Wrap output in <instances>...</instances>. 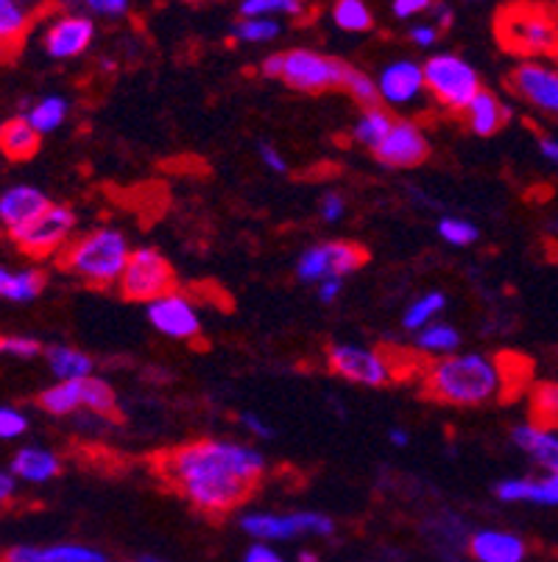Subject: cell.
I'll return each instance as SVG.
<instances>
[{
    "label": "cell",
    "mask_w": 558,
    "mask_h": 562,
    "mask_svg": "<svg viewBox=\"0 0 558 562\" xmlns=\"http://www.w3.org/2000/svg\"><path fill=\"white\" fill-rule=\"evenodd\" d=\"M444 308H447V294L444 291H428V294H422V297L408 305L406 314H402V328L411 330V334H419L428 325L439 322Z\"/></svg>",
    "instance_id": "f546056e"
},
{
    "label": "cell",
    "mask_w": 558,
    "mask_h": 562,
    "mask_svg": "<svg viewBox=\"0 0 558 562\" xmlns=\"http://www.w3.org/2000/svg\"><path fill=\"white\" fill-rule=\"evenodd\" d=\"M14 476L12 473H7V470H0V504H3V501H9L14 495Z\"/></svg>",
    "instance_id": "f907efd6"
},
{
    "label": "cell",
    "mask_w": 558,
    "mask_h": 562,
    "mask_svg": "<svg viewBox=\"0 0 558 562\" xmlns=\"http://www.w3.org/2000/svg\"><path fill=\"white\" fill-rule=\"evenodd\" d=\"M260 74L265 79L283 81L296 93H327V90H344L350 65L314 48H288L265 56L260 63Z\"/></svg>",
    "instance_id": "277c9868"
},
{
    "label": "cell",
    "mask_w": 558,
    "mask_h": 562,
    "mask_svg": "<svg viewBox=\"0 0 558 562\" xmlns=\"http://www.w3.org/2000/svg\"><path fill=\"white\" fill-rule=\"evenodd\" d=\"M132 562H171V560H166V557L160 554H137Z\"/></svg>",
    "instance_id": "11a10c76"
},
{
    "label": "cell",
    "mask_w": 558,
    "mask_h": 562,
    "mask_svg": "<svg viewBox=\"0 0 558 562\" xmlns=\"http://www.w3.org/2000/svg\"><path fill=\"white\" fill-rule=\"evenodd\" d=\"M494 29H498L500 45L525 63L539 56L542 59L558 56V18L547 7L511 3L498 12Z\"/></svg>",
    "instance_id": "5b68a950"
},
{
    "label": "cell",
    "mask_w": 558,
    "mask_h": 562,
    "mask_svg": "<svg viewBox=\"0 0 558 562\" xmlns=\"http://www.w3.org/2000/svg\"><path fill=\"white\" fill-rule=\"evenodd\" d=\"M375 81L380 104L394 106V110L417 104L428 93L422 63H413V59H391V63L383 65Z\"/></svg>",
    "instance_id": "4fadbf2b"
},
{
    "label": "cell",
    "mask_w": 558,
    "mask_h": 562,
    "mask_svg": "<svg viewBox=\"0 0 558 562\" xmlns=\"http://www.w3.org/2000/svg\"><path fill=\"white\" fill-rule=\"evenodd\" d=\"M344 93L350 95L357 106H363V110H375V106H383L380 93H377V81L357 68H350V74H346Z\"/></svg>",
    "instance_id": "8d00e7d4"
},
{
    "label": "cell",
    "mask_w": 558,
    "mask_h": 562,
    "mask_svg": "<svg viewBox=\"0 0 558 562\" xmlns=\"http://www.w3.org/2000/svg\"><path fill=\"white\" fill-rule=\"evenodd\" d=\"M556 482H558V476H556Z\"/></svg>",
    "instance_id": "680465c9"
},
{
    "label": "cell",
    "mask_w": 558,
    "mask_h": 562,
    "mask_svg": "<svg viewBox=\"0 0 558 562\" xmlns=\"http://www.w3.org/2000/svg\"><path fill=\"white\" fill-rule=\"evenodd\" d=\"M366 249L361 244L352 241H321L307 247L299 255V263H296V274L305 283H324L330 278H341L357 272L363 263H366Z\"/></svg>",
    "instance_id": "8fae6325"
},
{
    "label": "cell",
    "mask_w": 558,
    "mask_h": 562,
    "mask_svg": "<svg viewBox=\"0 0 558 562\" xmlns=\"http://www.w3.org/2000/svg\"><path fill=\"white\" fill-rule=\"evenodd\" d=\"M240 529L254 538V543H283V540L301 538V535H316V538H330L335 531V520L316 509H296V513H246L240 518Z\"/></svg>",
    "instance_id": "52a82bcc"
},
{
    "label": "cell",
    "mask_w": 558,
    "mask_h": 562,
    "mask_svg": "<svg viewBox=\"0 0 558 562\" xmlns=\"http://www.w3.org/2000/svg\"><path fill=\"white\" fill-rule=\"evenodd\" d=\"M146 316L157 334L168 336L173 341H193L202 336V314L182 291H171L166 297L153 300L146 305Z\"/></svg>",
    "instance_id": "7c38bea8"
},
{
    "label": "cell",
    "mask_w": 558,
    "mask_h": 562,
    "mask_svg": "<svg viewBox=\"0 0 558 562\" xmlns=\"http://www.w3.org/2000/svg\"><path fill=\"white\" fill-rule=\"evenodd\" d=\"M153 468L193 509L218 518L254 493L265 457L238 439H196L160 453Z\"/></svg>",
    "instance_id": "6da1fadb"
},
{
    "label": "cell",
    "mask_w": 558,
    "mask_h": 562,
    "mask_svg": "<svg viewBox=\"0 0 558 562\" xmlns=\"http://www.w3.org/2000/svg\"><path fill=\"white\" fill-rule=\"evenodd\" d=\"M494 495L505 504H539V507H558L556 476L545 479H505L494 487Z\"/></svg>",
    "instance_id": "ffe728a7"
},
{
    "label": "cell",
    "mask_w": 558,
    "mask_h": 562,
    "mask_svg": "<svg viewBox=\"0 0 558 562\" xmlns=\"http://www.w3.org/2000/svg\"><path fill=\"white\" fill-rule=\"evenodd\" d=\"M327 367L344 381L357 383V386H388L394 378H399L397 364H394L391 352L380 350V347L366 345H332L327 350Z\"/></svg>",
    "instance_id": "ba28073f"
},
{
    "label": "cell",
    "mask_w": 558,
    "mask_h": 562,
    "mask_svg": "<svg viewBox=\"0 0 558 562\" xmlns=\"http://www.w3.org/2000/svg\"><path fill=\"white\" fill-rule=\"evenodd\" d=\"M531 417H534V426L545 431L558 426V383H539L531 392Z\"/></svg>",
    "instance_id": "836d02e7"
},
{
    "label": "cell",
    "mask_w": 558,
    "mask_h": 562,
    "mask_svg": "<svg viewBox=\"0 0 558 562\" xmlns=\"http://www.w3.org/2000/svg\"><path fill=\"white\" fill-rule=\"evenodd\" d=\"M243 562H288V560H285V557L280 554L274 546L254 543V546H249V549H246Z\"/></svg>",
    "instance_id": "c3c4849f"
},
{
    "label": "cell",
    "mask_w": 558,
    "mask_h": 562,
    "mask_svg": "<svg viewBox=\"0 0 558 562\" xmlns=\"http://www.w3.org/2000/svg\"><path fill=\"white\" fill-rule=\"evenodd\" d=\"M39 406L54 417H70L84 408V381H56L39 395Z\"/></svg>",
    "instance_id": "83f0119b"
},
{
    "label": "cell",
    "mask_w": 558,
    "mask_h": 562,
    "mask_svg": "<svg viewBox=\"0 0 558 562\" xmlns=\"http://www.w3.org/2000/svg\"><path fill=\"white\" fill-rule=\"evenodd\" d=\"M439 235H442L449 247H472V244L478 241L480 233L469 218L444 216L442 222H439Z\"/></svg>",
    "instance_id": "f35d334b"
},
{
    "label": "cell",
    "mask_w": 558,
    "mask_h": 562,
    "mask_svg": "<svg viewBox=\"0 0 558 562\" xmlns=\"http://www.w3.org/2000/svg\"><path fill=\"white\" fill-rule=\"evenodd\" d=\"M43 352V345L29 336H0V356L9 359H34Z\"/></svg>",
    "instance_id": "ab89813d"
},
{
    "label": "cell",
    "mask_w": 558,
    "mask_h": 562,
    "mask_svg": "<svg viewBox=\"0 0 558 562\" xmlns=\"http://www.w3.org/2000/svg\"><path fill=\"white\" fill-rule=\"evenodd\" d=\"M84 408L92 414H101V417H110L117 412V395L110 386V381L92 375L84 381Z\"/></svg>",
    "instance_id": "e575fe53"
},
{
    "label": "cell",
    "mask_w": 558,
    "mask_h": 562,
    "mask_svg": "<svg viewBox=\"0 0 558 562\" xmlns=\"http://www.w3.org/2000/svg\"><path fill=\"white\" fill-rule=\"evenodd\" d=\"M422 70L428 93L449 112H460L464 115V110L472 104L475 95L483 90L478 70L458 54L428 56L422 63Z\"/></svg>",
    "instance_id": "8992f818"
},
{
    "label": "cell",
    "mask_w": 558,
    "mask_h": 562,
    "mask_svg": "<svg viewBox=\"0 0 558 562\" xmlns=\"http://www.w3.org/2000/svg\"><path fill=\"white\" fill-rule=\"evenodd\" d=\"M240 426H243V431L249 434V437L260 439V442H269V439L276 437L274 428L269 426V423L260 417V414H252V412H243L240 414Z\"/></svg>",
    "instance_id": "ee69618b"
},
{
    "label": "cell",
    "mask_w": 558,
    "mask_h": 562,
    "mask_svg": "<svg viewBox=\"0 0 558 562\" xmlns=\"http://www.w3.org/2000/svg\"><path fill=\"white\" fill-rule=\"evenodd\" d=\"M3 562H112V557L84 543H54L14 546L12 551H7Z\"/></svg>",
    "instance_id": "ac0fdd59"
},
{
    "label": "cell",
    "mask_w": 558,
    "mask_h": 562,
    "mask_svg": "<svg viewBox=\"0 0 558 562\" xmlns=\"http://www.w3.org/2000/svg\"><path fill=\"white\" fill-rule=\"evenodd\" d=\"M397 117L386 110V106H375V110H363L357 115V121L352 124V140L363 149L375 151L383 140L388 137V132L394 130Z\"/></svg>",
    "instance_id": "484cf974"
},
{
    "label": "cell",
    "mask_w": 558,
    "mask_h": 562,
    "mask_svg": "<svg viewBox=\"0 0 558 562\" xmlns=\"http://www.w3.org/2000/svg\"><path fill=\"white\" fill-rule=\"evenodd\" d=\"M258 155L260 162H263L271 173H288V160H285V155L276 149L274 143H260Z\"/></svg>",
    "instance_id": "bcb514c9"
},
{
    "label": "cell",
    "mask_w": 558,
    "mask_h": 562,
    "mask_svg": "<svg viewBox=\"0 0 558 562\" xmlns=\"http://www.w3.org/2000/svg\"><path fill=\"white\" fill-rule=\"evenodd\" d=\"M346 213V199L341 196V193H324L319 202V216L321 222L327 224H338L341 218H344Z\"/></svg>",
    "instance_id": "7bdbcfd3"
},
{
    "label": "cell",
    "mask_w": 558,
    "mask_h": 562,
    "mask_svg": "<svg viewBox=\"0 0 558 562\" xmlns=\"http://www.w3.org/2000/svg\"><path fill=\"white\" fill-rule=\"evenodd\" d=\"M34 23V9L18 0H0V45L12 50L29 34Z\"/></svg>",
    "instance_id": "f1b7e54d"
},
{
    "label": "cell",
    "mask_w": 558,
    "mask_h": 562,
    "mask_svg": "<svg viewBox=\"0 0 558 562\" xmlns=\"http://www.w3.org/2000/svg\"><path fill=\"white\" fill-rule=\"evenodd\" d=\"M95 40V20L90 14H59L45 32L43 45L48 56L65 63V59H76L84 54Z\"/></svg>",
    "instance_id": "2e32d148"
},
{
    "label": "cell",
    "mask_w": 558,
    "mask_h": 562,
    "mask_svg": "<svg viewBox=\"0 0 558 562\" xmlns=\"http://www.w3.org/2000/svg\"><path fill=\"white\" fill-rule=\"evenodd\" d=\"M341 291H344V280L330 278V280H324V283H319V300L321 303L330 305L341 297Z\"/></svg>",
    "instance_id": "681fc988"
},
{
    "label": "cell",
    "mask_w": 558,
    "mask_h": 562,
    "mask_svg": "<svg viewBox=\"0 0 558 562\" xmlns=\"http://www.w3.org/2000/svg\"><path fill=\"white\" fill-rule=\"evenodd\" d=\"M173 283H176V274H173L171 263L162 252L151 247H140L132 252L129 263H126V272L121 278V294L132 303H153V300L171 294Z\"/></svg>",
    "instance_id": "9c48e42d"
},
{
    "label": "cell",
    "mask_w": 558,
    "mask_h": 562,
    "mask_svg": "<svg viewBox=\"0 0 558 562\" xmlns=\"http://www.w3.org/2000/svg\"><path fill=\"white\" fill-rule=\"evenodd\" d=\"M469 554L475 562H525L528 546L514 531L478 529L469 538Z\"/></svg>",
    "instance_id": "e0dca14e"
},
{
    "label": "cell",
    "mask_w": 558,
    "mask_h": 562,
    "mask_svg": "<svg viewBox=\"0 0 558 562\" xmlns=\"http://www.w3.org/2000/svg\"><path fill=\"white\" fill-rule=\"evenodd\" d=\"M377 162L386 168H417L430 157V140L417 121H397L386 140L375 149Z\"/></svg>",
    "instance_id": "5bb4252c"
},
{
    "label": "cell",
    "mask_w": 558,
    "mask_h": 562,
    "mask_svg": "<svg viewBox=\"0 0 558 562\" xmlns=\"http://www.w3.org/2000/svg\"><path fill=\"white\" fill-rule=\"evenodd\" d=\"M511 439L520 451L528 453L550 476H558V434L536 428L534 423H525V426H516L511 431Z\"/></svg>",
    "instance_id": "7402d4cb"
},
{
    "label": "cell",
    "mask_w": 558,
    "mask_h": 562,
    "mask_svg": "<svg viewBox=\"0 0 558 562\" xmlns=\"http://www.w3.org/2000/svg\"><path fill=\"white\" fill-rule=\"evenodd\" d=\"M330 20L346 34H366L375 29V12L363 0H338L330 9Z\"/></svg>",
    "instance_id": "4dcf8cb0"
},
{
    "label": "cell",
    "mask_w": 558,
    "mask_h": 562,
    "mask_svg": "<svg viewBox=\"0 0 558 562\" xmlns=\"http://www.w3.org/2000/svg\"><path fill=\"white\" fill-rule=\"evenodd\" d=\"M417 350L433 361L449 359V356H455V352L460 350V334L453 328V325L439 319L433 322V325H428L424 330H419Z\"/></svg>",
    "instance_id": "4316f807"
},
{
    "label": "cell",
    "mask_w": 558,
    "mask_h": 562,
    "mask_svg": "<svg viewBox=\"0 0 558 562\" xmlns=\"http://www.w3.org/2000/svg\"><path fill=\"white\" fill-rule=\"evenodd\" d=\"M29 431V417L20 408L0 406V439H18Z\"/></svg>",
    "instance_id": "60d3db41"
},
{
    "label": "cell",
    "mask_w": 558,
    "mask_h": 562,
    "mask_svg": "<svg viewBox=\"0 0 558 562\" xmlns=\"http://www.w3.org/2000/svg\"><path fill=\"white\" fill-rule=\"evenodd\" d=\"M61 462L54 451L48 448H20L12 459V473L14 479L20 482H29V484H45V482H54L59 476Z\"/></svg>",
    "instance_id": "603a6c76"
},
{
    "label": "cell",
    "mask_w": 558,
    "mask_h": 562,
    "mask_svg": "<svg viewBox=\"0 0 558 562\" xmlns=\"http://www.w3.org/2000/svg\"><path fill=\"white\" fill-rule=\"evenodd\" d=\"M299 562H319V554H314V551H301Z\"/></svg>",
    "instance_id": "9f6ffc18"
},
{
    "label": "cell",
    "mask_w": 558,
    "mask_h": 562,
    "mask_svg": "<svg viewBox=\"0 0 558 562\" xmlns=\"http://www.w3.org/2000/svg\"><path fill=\"white\" fill-rule=\"evenodd\" d=\"M509 87L525 104L558 117V70L539 63H520L511 70Z\"/></svg>",
    "instance_id": "9a60e30c"
},
{
    "label": "cell",
    "mask_w": 558,
    "mask_h": 562,
    "mask_svg": "<svg viewBox=\"0 0 558 562\" xmlns=\"http://www.w3.org/2000/svg\"><path fill=\"white\" fill-rule=\"evenodd\" d=\"M50 207L48 196L39 188L31 186H14L9 191L0 193V224L12 233V229L23 227V224L34 222L39 213Z\"/></svg>",
    "instance_id": "d6986e66"
},
{
    "label": "cell",
    "mask_w": 558,
    "mask_h": 562,
    "mask_svg": "<svg viewBox=\"0 0 558 562\" xmlns=\"http://www.w3.org/2000/svg\"><path fill=\"white\" fill-rule=\"evenodd\" d=\"M408 37H411V43L417 48H433L439 43V37H442V29L433 23H413L408 29Z\"/></svg>",
    "instance_id": "f6af8a7d"
},
{
    "label": "cell",
    "mask_w": 558,
    "mask_h": 562,
    "mask_svg": "<svg viewBox=\"0 0 558 562\" xmlns=\"http://www.w3.org/2000/svg\"><path fill=\"white\" fill-rule=\"evenodd\" d=\"M12 278H14V274L7 272V269L0 266V297H7L9 285H12Z\"/></svg>",
    "instance_id": "db71d44e"
},
{
    "label": "cell",
    "mask_w": 558,
    "mask_h": 562,
    "mask_svg": "<svg viewBox=\"0 0 558 562\" xmlns=\"http://www.w3.org/2000/svg\"><path fill=\"white\" fill-rule=\"evenodd\" d=\"M430 9H436V3H430V0H394L391 3V14L397 20H411L417 14L430 12Z\"/></svg>",
    "instance_id": "7dc6e473"
},
{
    "label": "cell",
    "mask_w": 558,
    "mask_h": 562,
    "mask_svg": "<svg viewBox=\"0 0 558 562\" xmlns=\"http://www.w3.org/2000/svg\"><path fill=\"white\" fill-rule=\"evenodd\" d=\"M45 359H48V367L56 375V381H87V378H92V370H95V361L87 352L68 345L48 347Z\"/></svg>",
    "instance_id": "d4e9b609"
},
{
    "label": "cell",
    "mask_w": 558,
    "mask_h": 562,
    "mask_svg": "<svg viewBox=\"0 0 558 562\" xmlns=\"http://www.w3.org/2000/svg\"><path fill=\"white\" fill-rule=\"evenodd\" d=\"M388 439H391V446H397V448H406L408 442H411V434L406 431V428H391V431H388Z\"/></svg>",
    "instance_id": "f5cc1de1"
},
{
    "label": "cell",
    "mask_w": 558,
    "mask_h": 562,
    "mask_svg": "<svg viewBox=\"0 0 558 562\" xmlns=\"http://www.w3.org/2000/svg\"><path fill=\"white\" fill-rule=\"evenodd\" d=\"M3 54H7V48H3V45H0V56H3Z\"/></svg>",
    "instance_id": "6f0895ef"
},
{
    "label": "cell",
    "mask_w": 558,
    "mask_h": 562,
    "mask_svg": "<svg viewBox=\"0 0 558 562\" xmlns=\"http://www.w3.org/2000/svg\"><path fill=\"white\" fill-rule=\"evenodd\" d=\"M45 285V274L37 269H23V272H14L12 285L7 291V300L12 303H31V300L39 297V291Z\"/></svg>",
    "instance_id": "74e56055"
},
{
    "label": "cell",
    "mask_w": 558,
    "mask_h": 562,
    "mask_svg": "<svg viewBox=\"0 0 558 562\" xmlns=\"http://www.w3.org/2000/svg\"><path fill=\"white\" fill-rule=\"evenodd\" d=\"M39 149L37 130L29 124V117H12L0 126V151L9 160H31Z\"/></svg>",
    "instance_id": "cb8c5ba5"
},
{
    "label": "cell",
    "mask_w": 558,
    "mask_h": 562,
    "mask_svg": "<svg viewBox=\"0 0 558 562\" xmlns=\"http://www.w3.org/2000/svg\"><path fill=\"white\" fill-rule=\"evenodd\" d=\"M76 233V213L65 204H50L48 211L39 213L34 222L12 229V238L31 258H48V255L65 252Z\"/></svg>",
    "instance_id": "30bf717a"
},
{
    "label": "cell",
    "mask_w": 558,
    "mask_h": 562,
    "mask_svg": "<svg viewBox=\"0 0 558 562\" xmlns=\"http://www.w3.org/2000/svg\"><path fill=\"white\" fill-rule=\"evenodd\" d=\"M509 364L486 352H455L424 367V392L444 406H486L509 390Z\"/></svg>",
    "instance_id": "7a4b0ae2"
},
{
    "label": "cell",
    "mask_w": 558,
    "mask_h": 562,
    "mask_svg": "<svg viewBox=\"0 0 558 562\" xmlns=\"http://www.w3.org/2000/svg\"><path fill=\"white\" fill-rule=\"evenodd\" d=\"M29 124L37 130V135H50V132L59 130L65 121H68V101L61 95H48V99H39L37 104L29 110Z\"/></svg>",
    "instance_id": "d6a6232c"
},
{
    "label": "cell",
    "mask_w": 558,
    "mask_h": 562,
    "mask_svg": "<svg viewBox=\"0 0 558 562\" xmlns=\"http://www.w3.org/2000/svg\"><path fill=\"white\" fill-rule=\"evenodd\" d=\"M132 252L126 233L115 227H99L81 235L61 252V269L76 274L95 289H110L121 283Z\"/></svg>",
    "instance_id": "3957f363"
},
{
    "label": "cell",
    "mask_w": 558,
    "mask_h": 562,
    "mask_svg": "<svg viewBox=\"0 0 558 562\" xmlns=\"http://www.w3.org/2000/svg\"><path fill=\"white\" fill-rule=\"evenodd\" d=\"M509 117H511L509 104H503V101H500L494 93H489V90H480V93L472 99V104L464 110V124L480 137L498 135V132L509 124Z\"/></svg>",
    "instance_id": "44dd1931"
},
{
    "label": "cell",
    "mask_w": 558,
    "mask_h": 562,
    "mask_svg": "<svg viewBox=\"0 0 558 562\" xmlns=\"http://www.w3.org/2000/svg\"><path fill=\"white\" fill-rule=\"evenodd\" d=\"M305 3L299 0H243L238 7L240 18H271L276 20V14H288V18H299L305 12Z\"/></svg>",
    "instance_id": "d590c367"
},
{
    "label": "cell",
    "mask_w": 558,
    "mask_h": 562,
    "mask_svg": "<svg viewBox=\"0 0 558 562\" xmlns=\"http://www.w3.org/2000/svg\"><path fill=\"white\" fill-rule=\"evenodd\" d=\"M84 9L95 18L121 20L132 12V3L129 0H90V3H84Z\"/></svg>",
    "instance_id": "b9f144b4"
},
{
    "label": "cell",
    "mask_w": 558,
    "mask_h": 562,
    "mask_svg": "<svg viewBox=\"0 0 558 562\" xmlns=\"http://www.w3.org/2000/svg\"><path fill=\"white\" fill-rule=\"evenodd\" d=\"M280 34H283V23L271 18H240L238 23H232V29H229V37H232L235 43L246 45L274 43Z\"/></svg>",
    "instance_id": "1f68e13d"
},
{
    "label": "cell",
    "mask_w": 558,
    "mask_h": 562,
    "mask_svg": "<svg viewBox=\"0 0 558 562\" xmlns=\"http://www.w3.org/2000/svg\"><path fill=\"white\" fill-rule=\"evenodd\" d=\"M539 149H542V155L553 162V166H558V140L556 137H542Z\"/></svg>",
    "instance_id": "816d5d0a"
}]
</instances>
